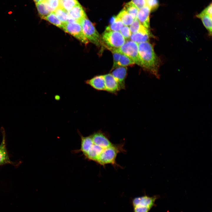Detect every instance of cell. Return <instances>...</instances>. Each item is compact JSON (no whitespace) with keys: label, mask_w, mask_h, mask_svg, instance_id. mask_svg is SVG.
Instances as JSON below:
<instances>
[{"label":"cell","mask_w":212,"mask_h":212,"mask_svg":"<svg viewBox=\"0 0 212 212\" xmlns=\"http://www.w3.org/2000/svg\"><path fill=\"white\" fill-rule=\"evenodd\" d=\"M80 150L87 159L101 165L115 164L118 153L122 150L120 146L112 143L101 132L86 137L80 134Z\"/></svg>","instance_id":"obj_1"},{"label":"cell","mask_w":212,"mask_h":212,"mask_svg":"<svg viewBox=\"0 0 212 212\" xmlns=\"http://www.w3.org/2000/svg\"><path fill=\"white\" fill-rule=\"evenodd\" d=\"M138 52L141 67L159 77L160 61L152 45L149 41L138 44Z\"/></svg>","instance_id":"obj_2"},{"label":"cell","mask_w":212,"mask_h":212,"mask_svg":"<svg viewBox=\"0 0 212 212\" xmlns=\"http://www.w3.org/2000/svg\"><path fill=\"white\" fill-rule=\"evenodd\" d=\"M84 33L89 42L97 46L102 44L101 37L92 23L86 16L80 22Z\"/></svg>","instance_id":"obj_3"},{"label":"cell","mask_w":212,"mask_h":212,"mask_svg":"<svg viewBox=\"0 0 212 212\" xmlns=\"http://www.w3.org/2000/svg\"><path fill=\"white\" fill-rule=\"evenodd\" d=\"M101 37L107 48H118L125 42V39L118 31H105Z\"/></svg>","instance_id":"obj_4"},{"label":"cell","mask_w":212,"mask_h":212,"mask_svg":"<svg viewBox=\"0 0 212 212\" xmlns=\"http://www.w3.org/2000/svg\"><path fill=\"white\" fill-rule=\"evenodd\" d=\"M156 198L145 195L132 199L133 212H148L153 206Z\"/></svg>","instance_id":"obj_5"},{"label":"cell","mask_w":212,"mask_h":212,"mask_svg":"<svg viewBox=\"0 0 212 212\" xmlns=\"http://www.w3.org/2000/svg\"><path fill=\"white\" fill-rule=\"evenodd\" d=\"M117 49L120 53L124 54L130 58L135 64L142 66L138 44L131 40L127 41Z\"/></svg>","instance_id":"obj_6"},{"label":"cell","mask_w":212,"mask_h":212,"mask_svg":"<svg viewBox=\"0 0 212 212\" xmlns=\"http://www.w3.org/2000/svg\"><path fill=\"white\" fill-rule=\"evenodd\" d=\"M62 29L82 43L85 44L88 43L89 41L85 37L79 22H67L63 24Z\"/></svg>","instance_id":"obj_7"},{"label":"cell","mask_w":212,"mask_h":212,"mask_svg":"<svg viewBox=\"0 0 212 212\" xmlns=\"http://www.w3.org/2000/svg\"><path fill=\"white\" fill-rule=\"evenodd\" d=\"M1 130L2 139L0 144V166L10 164L14 167H18L21 162V161H12L10 159L6 147L5 133L3 128Z\"/></svg>","instance_id":"obj_8"},{"label":"cell","mask_w":212,"mask_h":212,"mask_svg":"<svg viewBox=\"0 0 212 212\" xmlns=\"http://www.w3.org/2000/svg\"><path fill=\"white\" fill-rule=\"evenodd\" d=\"M103 76L105 80V90L110 93H115L121 90L118 82L111 74Z\"/></svg>","instance_id":"obj_9"},{"label":"cell","mask_w":212,"mask_h":212,"mask_svg":"<svg viewBox=\"0 0 212 212\" xmlns=\"http://www.w3.org/2000/svg\"><path fill=\"white\" fill-rule=\"evenodd\" d=\"M114 69L111 74L118 82L121 90L124 89L125 80L127 74V67L119 66Z\"/></svg>","instance_id":"obj_10"},{"label":"cell","mask_w":212,"mask_h":212,"mask_svg":"<svg viewBox=\"0 0 212 212\" xmlns=\"http://www.w3.org/2000/svg\"><path fill=\"white\" fill-rule=\"evenodd\" d=\"M151 11L146 5L139 9L137 19L144 27L149 29L150 28V14Z\"/></svg>","instance_id":"obj_11"},{"label":"cell","mask_w":212,"mask_h":212,"mask_svg":"<svg viewBox=\"0 0 212 212\" xmlns=\"http://www.w3.org/2000/svg\"><path fill=\"white\" fill-rule=\"evenodd\" d=\"M85 83L95 90L99 91L105 90V80L103 75L96 76L85 81Z\"/></svg>","instance_id":"obj_12"},{"label":"cell","mask_w":212,"mask_h":212,"mask_svg":"<svg viewBox=\"0 0 212 212\" xmlns=\"http://www.w3.org/2000/svg\"><path fill=\"white\" fill-rule=\"evenodd\" d=\"M68 14L71 17L80 23L82 19L87 16L84 10L80 4H77L68 12Z\"/></svg>","instance_id":"obj_13"},{"label":"cell","mask_w":212,"mask_h":212,"mask_svg":"<svg viewBox=\"0 0 212 212\" xmlns=\"http://www.w3.org/2000/svg\"><path fill=\"white\" fill-rule=\"evenodd\" d=\"M36 5L39 16L42 19L54 11L46 0L36 3Z\"/></svg>","instance_id":"obj_14"},{"label":"cell","mask_w":212,"mask_h":212,"mask_svg":"<svg viewBox=\"0 0 212 212\" xmlns=\"http://www.w3.org/2000/svg\"><path fill=\"white\" fill-rule=\"evenodd\" d=\"M151 36V33H143L136 32L131 34L130 38L131 40L137 44L148 41Z\"/></svg>","instance_id":"obj_15"},{"label":"cell","mask_w":212,"mask_h":212,"mask_svg":"<svg viewBox=\"0 0 212 212\" xmlns=\"http://www.w3.org/2000/svg\"><path fill=\"white\" fill-rule=\"evenodd\" d=\"M129 28L131 34L136 32L143 33H150L149 29H146L142 25L138 19L134 20L130 25Z\"/></svg>","instance_id":"obj_16"},{"label":"cell","mask_w":212,"mask_h":212,"mask_svg":"<svg viewBox=\"0 0 212 212\" xmlns=\"http://www.w3.org/2000/svg\"><path fill=\"white\" fill-rule=\"evenodd\" d=\"M124 26H130L134 21L132 17L124 9L121 11L116 17Z\"/></svg>","instance_id":"obj_17"},{"label":"cell","mask_w":212,"mask_h":212,"mask_svg":"<svg viewBox=\"0 0 212 212\" xmlns=\"http://www.w3.org/2000/svg\"><path fill=\"white\" fill-rule=\"evenodd\" d=\"M196 17L201 19L203 24L210 35L212 34V16L203 14H197Z\"/></svg>","instance_id":"obj_18"},{"label":"cell","mask_w":212,"mask_h":212,"mask_svg":"<svg viewBox=\"0 0 212 212\" xmlns=\"http://www.w3.org/2000/svg\"><path fill=\"white\" fill-rule=\"evenodd\" d=\"M123 9L130 14L134 20L137 19V15L139 9L131 1L125 4Z\"/></svg>","instance_id":"obj_19"},{"label":"cell","mask_w":212,"mask_h":212,"mask_svg":"<svg viewBox=\"0 0 212 212\" xmlns=\"http://www.w3.org/2000/svg\"><path fill=\"white\" fill-rule=\"evenodd\" d=\"M58 19L63 24L67 22L68 12L60 6L54 11Z\"/></svg>","instance_id":"obj_20"},{"label":"cell","mask_w":212,"mask_h":212,"mask_svg":"<svg viewBox=\"0 0 212 212\" xmlns=\"http://www.w3.org/2000/svg\"><path fill=\"white\" fill-rule=\"evenodd\" d=\"M58 27L62 29L63 24L57 17L54 11L51 12L43 19Z\"/></svg>","instance_id":"obj_21"},{"label":"cell","mask_w":212,"mask_h":212,"mask_svg":"<svg viewBox=\"0 0 212 212\" xmlns=\"http://www.w3.org/2000/svg\"><path fill=\"white\" fill-rule=\"evenodd\" d=\"M135 64L132 59L126 55L121 53L118 66L126 67Z\"/></svg>","instance_id":"obj_22"},{"label":"cell","mask_w":212,"mask_h":212,"mask_svg":"<svg viewBox=\"0 0 212 212\" xmlns=\"http://www.w3.org/2000/svg\"><path fill=\"white\" fill-rule=\"evenodd\" d=\"M79 4L77 0H65L61 1V6L68 12Z\"/></svg>","instance_id":"obj_23"},{"label":"cell","mask_w":212,"mask_h":212,"mask_svg":"<svg viewBox=\"0 0 212 212\" xmlns=\"http://www.w3.org/2000/svg\"><path fill=\"white\" fill-rule=\"evenodd\" d=\"M124 26L120 20L116 18L115 21L106 27L105 31L119 32Z\"/></svg>","instance_id":"obj_24"},{"label":"cell","mask_w":212,"mask_h":212,"mask_svg":"<svg viewBox=\"0 0 212 212\" xmlns=\"http://www.w3.org/2000/svg\"><path fill=\"white\" fill-rule=\"evenodd\" d=\"M112 52L113 55V63L111 70L117 67L118 63L120 57L121 53L119 52L117 49L109 48H107Z\"/></svg>","instance_id":"obj_25"},{"label":"cell","mask_w":212,"mask_h":212,"mask_svg":"<svg viewBox=\"0 0 212 212\" xmlns=\"http://www.w3.org/2000/svg\"><path fill=\"white\" fill-rule=\"evenodd\" d=\"M146 5L150 9L151 11L156 9L159 6L158 0H145Z\"/></svg>","instance_id":"obj_26"},{"label":"cell","mask_w":212,"mask_h":212,"mask_svg":"<svg viewBox=\"0 0 212 212\" xmlns=\"http://www.w3.org/2000/svg\"><path fill=\"white\" fill-rule=\"evenodd\" d=\"M119 32L125 39L130 38L131 33L128 26H124L120 29Z\"/></svg>","instance_id":"obj_27"},{"label":"cell","mask_w":212,"mask_h":212,"mask_svg":"<svg viewBox=\"0 0 212 212\" xmlns=\"http://www.w3.org/2000/svg\"><path fill=\"white\" fill-rule=\"evenodd\" d=\"M54 11L61 6L60 0H46Z\"/></svg>","instance_id":"obj_28"},{"label":"cell","mask_w":212,"mask_h":212,"mask_svg":"<svg viewBox=\"0 0 212 212\" xmlns=\"http://www.w3.org/2000/svg\"><path fill=\"white\" fill-rule=\"evenodd\" d=\"M131 1L139 9L146 5L145 0H132Z\"/></svg>","instance_id":"obj_29"},{"label":"cell","mask_w":212,"mask_h":212,"mask_svg":"<svg viewBox=\"0 0 212 212\" xmlns=\"http://www.w3.org/2000/svg\"><path fill=\"white\" fill-rule=\"evenodd\" d=\"M200 13L203 14L212 16V4L211 3L206 7Z\"/></svg>","instance_id":"obj_30"},{"label":"cell","mask_w":212,"mask_h":212,"mask_svg":"<svg viewBox=\"0 0 212 212\" xmlns=\"http://www.w3.org/2000/svg\"><path fill=\"white\" fill-rule=\"evenodd\" d=\"M43 0H34V1L36 3L41 2L43 1Z\"/></svg>","instance_id":"obj_31"},{"label":"cell","mask_w":212,"mask_h":212,"mask_svg":"<svg viewBox=\"0 0 212 212\" xmlns=\"http://www.w3.org/2000/svg\"><path fill=\"white\" fill-rule=\"evenodd\" d=\"M64 0H60V1H64Z\"/></svg>","instance_id":"obj_32"}]
</instances>
